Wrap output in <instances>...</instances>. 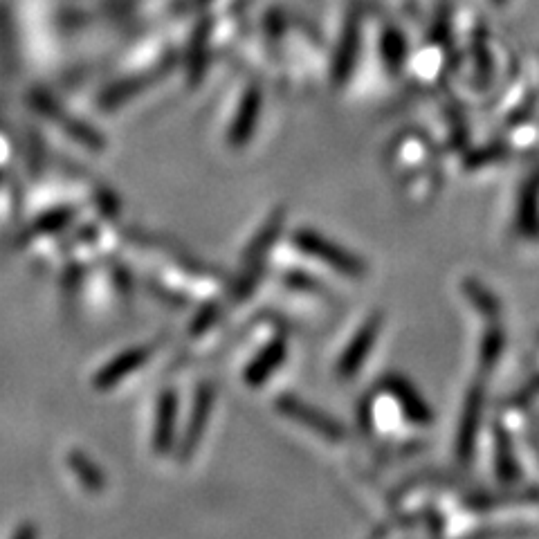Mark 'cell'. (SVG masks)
Segmentation results:
<instances>
[{"label": "cell", "mask_w": 539, "mask_h": 539, "mask_svg": "<svg viewBox=\"0 0 539 539\" xmlns=\"http://www.w3.org/2000/svg\"><path fill=\"white\" fill-rule=\"evenodd\" d=\"M70 465L75 474L79 477V481L84 483V488L90 492H102L104 490V474L97 470V465L88 459L86 454L81 452H72L70 454Z\"/></svg>", "instance_id": "obj_10"}, {"label": "cell", "mask_w": 539, "mask_h": 539, "mask_svg": "<svg viewBox=\"0 0 539 539\" xmlns=\"http://www.w3.org/2000/svg\"><path fill=\"white\" fill-rule=\"evenodd\" d=\"M385 389H387V394L400 405L403 414L411 420V423L425 425V423H429V420H432V411H429L425 400L418 396V391L414 389V385H411L407 378L387 376Z\"/></svg>", "instance_id": "obj_6"}, {"label": "cell", "mask_w": 539, "mask_h": 539, "mask_svg": "<svg viewBox=\"0 0 539 539\" xmlns=\"http://www.w3.org/2000/svg\"><path fill=\"white\" fill-rule=\"evenodd\" d=\"M279 230H281V216H274L272 221L263 227L261 234L254 239V243L250 245L248 250V257H245V272L243 277L239 281V286H236V297H248L250 290L254 288V283H257V277H259V268L263 259H266V254L270 252L272 243L277 241L279 236Z\"/></svg>", "instance_id": "obj_4"}, {"label": "cell", "mask_w": 539, "mask_h": 539, "mask_svg": "<svg viewBox=\"0 0 539 539\" xmlns=\"http://www.w3.org/2000/svg\"><path fill=\"white\" fill-rule=\"evenodd\" d=\"M151 353H153L151 346H135V349L120 353L111 364H106V367L97 373L95 387L97 389L115 387L117 382H122L129 373L140 369L142 364L151 358Z\"/></svg>", "instance_id": "obj_7"}, {"label": "cell", "mask_w": 539, "mask_h": 539, "mask_svg": "<svg viewBox=\"0 0 539 539\" xmlns=\"http://www.w3.org/2000/svg\"><path fill=\"white\" fill-rule=\"evenodd\" d=\"M286 355H288V344L283 337H277V340L268 342L257 353V358L248 364V369H245V382H248L250 387H261L263 382H266L272 373L281 367L283 360H286Z\"/></svg>", "instance_id": "obj_8"}, {"label": "cell", "mask_w": 539, "mask_h": 539, "mask_svg": "<svg viewBox=\"0 0 539 539\" xmlns=\"http://www.w3.org/2000/svg\"><path fill=\"white\" fill-rule=\"evenodd\" d=\"M176 414H178V398L171 389L162 391L158 400V416H155L153 429V450L158 454H167L176 436Z\"/></svg>", "instance_id": "obj_9"}, {"label": "cell", "mask_w": 539, "mask_h": 539, "mask_svg": "<svg viewBox=\"0 0 539 539\" xmlns=\"http://www.w3.org/2000/svg\"><path fill=\"white\" fill-rule=\"evenodd\" d=\"M295 245L297 248L308 254V257H315L319 261H324L326 266H331L335 272L344 274V277L351 279H360L364 277V272H367V266H364V261L353 257L349 250L340 248V245L324 239V236H319L310 230H299L295 234Z\"/></svg>", "instance_id": "obj_1"}, {"label": "cell", "mask_w": 539, "mask_h": 539, "mask_svg": "<svg viewBox=\"0 0 539 539\" xmlns=\"http://www.w3.org/2000/svg\"><path fill=\"white\" fill-rule=\"evenodd\" d=\"M214 407V389L209 385H203L198 389L196 400H194V409H191V418L187 425L185 438H182L180 445V456L182 459H189L191 454H194L196 445L200 443V438H203L205 427L209 423V414H212Z\"/></svg>", "instance_id": "obj_5"}, {"label": "cell", "mask_w": 539, "mask_h": 539, "mask_svg": "<svg viewBox=\"0 0 539 539\" xmlns=\"http://www.w3.org/2000/svg\"><path fill=\"white\" fill-rule=\"evenodd\" d=\"M277 409L281 411L283 416H288V418L295 420V423L304 425L308 429H313L315 434L326 438V441L340 443V441H344V438H346L344 427L340 423H337L335 418L326 416L324 411H319L317 407L304 403V400H299L297 396L283 394L277 400Z\"/></svg>", "instance_id": "obj_2"}, {"label": "cell", "mask_w": 539, "mask_h": 539, "mask_svg": "<svg viewBox=\"0 0 539 539\" xmlns=\"http://www.w3.org/2000/svg\"><path fill=\"white\" fill-rule=\"evenodd\" d=\"M380 331H382V315L373 313L367 322L362 324L360 331L353 335L351 344L346 346L340 362H337V376L344 380H351L355 373L364 367V362H367Z\"/></svg>", "instance_id": "obj_3"}]
</instances>
